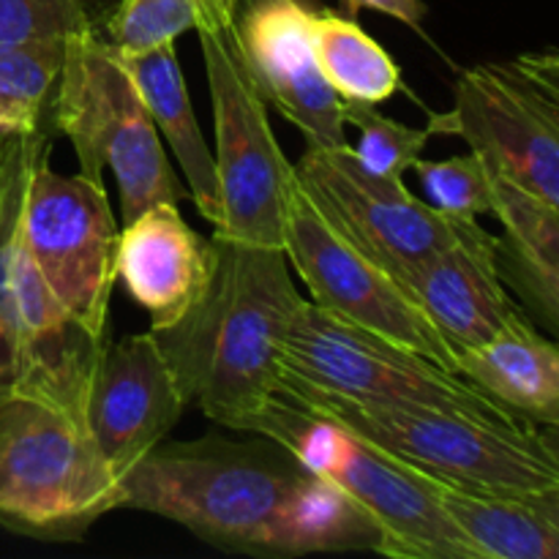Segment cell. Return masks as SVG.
Returning <instances> with one entry per match:
<instances>
[{
  "mask_svg": "<svg viewBox=\"0 0 559 559\" xmlns=\"http://www.w3.org/2000/svg\"><path fill=\"white\" fill-rule=\"evenodd\" d=\"M431 134L462 136L491 173L559 205V55L524 52L462 71Z\"/></svg>",
  "mask_w": 559,
  "mask_h": 559,
  "instance_id": "obj_9",
  "label": "cell"
},
{
  "mask_svg": "<svg viewBox=\"0 0 559 559\" xmlns=\"http://www.w3.org/2000/svg\"><path fill=\"white\" fill-rule=\"evenodd\" d=\"M284 254L309 289L311 304L453 371L451 347L409 300L402 284L344 243L300 189H295L289 202Z\"/></svg>",
  "mask_w": 559,
  "mask_h": 559,
  "instance_id": "obj_13",
  "label": "cell"
},
{
  "mask_svg": "<svg viewBox=\"0 0 559 559\" xmlns=\"http://www.w3.org/2000/svg\"><path fill=\"white\" fill-rule=\"evenodd\" d=\"M76 0H0V49L87 31Z\"/></svg>",
  "mask_w": 559,
  "mask_h": 559,
  "instance_id": "obj_27",
  "label": "cell"
},
{
  "mask_svg": "<svg viewBox=\"0 0 559 559\" xmlns=\"http://www.w3.org/2000/svg\"><path fill=\"white\" fill-rule=\"evenodd\" d=\"M309 473L342 489L382 533L380 555L478 559L437 500L435 480L342 426L276 396L251 426Z\"/></svg>",
  "mask_w": 559,
  "mask_h": 559,
  "instance_id": "obj_4",
  "label": "cell"
},
{
  "mask_svg": "<svg viewBox=\"0 0 559 559\" xmlns=\"http://www.w3.org/2000/svg\"><path fill=\"white\" fill-rule=\"evenodd\" d=\"M276 396L342 426L442 484L502 495L559 491L557 448L533 426H508L424 404H353L289 380H278Z\"/></svg>",
  "mask_w": 559,
  "mask_h": 559,
  "instance_id": "obj_3",
  "label": "cell"
},
{
  "mask_svg": "<svg viewBox=\"0 0 559 559\" xmlns=\"http://www.w3.org/2000/svg\"><path fill=\"white\" fill-rule=\"evenodd\" d=\"M112 55L120 69L134 82L158 134L173 147L175 158L189 180V197L194 200L200 216L216 227L222 218L216 158L197 123L189 87H186L183 71H180L178 55H175V44H158V47L147 49L112 47Z\"/></svg>",
  "mask_w": 559,
  "mask_h": 559,
  "instance_id": "obj_20",
  "label": "cell"
},
{
  "mask_svg": "<svg viewBox=\"0 0 559 559\" xmlns=\"http://www.w3.org/2000/svg\"><path fill=\"white\" fill-rule=\"evenodd\" d=\"M453 371L530 424L559 426V349L519 314L495 336L453 353Z\"/></svg>",
  "mask_w": 559,
  "mask_h": 559,
  "instance_id": "obj_18",
  "label": "cell"
},
{
  "mask_svg": "<svg viewBox=\"0 0 559 559\" xmlns=\"http://www.w3.org/2000/svg\"><path fill=\"white\" fill-rule=\"evenodd\" d=\"M309 5L300 0H235L243 63L265 104L314 147H349L342 102L317 69Z\"/></svg>",
  "mask_w": 559,
  "mask_h": 559,
  "instance_id": "obj_15",
  "label": "cell"
},
{
  "mask_svg": "<svg viewBox=\"0 0 559 559\" xmlns=\"http://www.w3.org/2000/svg\"><path fill=\"white\" fill-rule=\"evenodd\" d=\"M52 136H38L20 205V238L55 298L93 336H107L118 222L107 189L49 167Z\"/></svg>",
  "mask_w": 559,
  "mask_h": 559,
  "instance_id": "obj_11",
  "label": "cell"
},
{
  "mask_svg": "<svg viewBox=\"0 0 559 559\" xmlns=\"http://www.w3.org/2000/svg\"><path fill=\"white\" fill-rule=\"evenodd\" d=\"M293 169L322 222L399 284L440 254L464 222L418 200L404 180L366 173L349 147L309 145Z\"/></svg>",
  "mask_w": 559,
  "mask_h": 559,
  "instance_id": "obj_12",
  "label": "cell"
},
{
  "mask_svg": "<svg viewBox=\"0 0 559 559\" xmlns=\"http://www.w3.org/2000/svg\"><path fill=\"white\" fill-rule=\"evenodd\" d=\"M69 36L33 38L0 49V112L16 134L52 136V107Z\"/></svg>",
  "mask_w": 559,
  "mask_h": 559,
  "instance_id": "obj_23",
  "label": "cell"
},
{
  "mask_svg": "<svg viewBox=\"0 0 559 559\" xmlns=\"http://www.w3.org/2000/svg\"><path fill=\"white\" fill-rule=\"evenodd\" d=\"M120 508V478L85 426L33 399L0 404V524L41 540H82Z\"/></svg>",
  "mask_w": 559,
  "mask_h": 559,
  "instance_id": "obj_6",
  "label": "cell"
},
{
  "mask_svg": "<svg viewBox=\"0 0 559 559\" xmlns=\"http://www.w3.org/2000/svg\"><path fill=\"white\" fill-rule=\"evenodd\" d=\"M11 134H0V211H3V194H5V178H9V158H11Z\"/></svg>",
  "mask_w": 559,
  "mask_h": 559,
  "instance_id": "obj_31",
  "label": "cell"
},
{
  "mask_svg": "<svg viewBox=\"0 0 559 559\" xmlns=\"http://www.w3.org/2000/svg\"><path fill=\"white\" fill-rule=\"evenodd\" d=\"M284 456L218 437L158 442L120 478V508L257 557L377 551L382 533L342 489Z\"/></svg>",
  "mask_w": 559,
  "mask_h": 559,
  "instance_id": "obj_1",
  "label": "cell"
},
{
  "mask_svg": "<svg viewBox=\"0 0 559 559\" xmlns=\"http://www.w3.org/2000/svg\"><path fill=\"white\" fill-rule=\"evenodd\" d=\"M309 36L317 69L342 104L380 107L402 87L399 66L353 16L311 9Z\"/></svg>",
  "mask_w": 559,
  "mask_h": 559,
  "instance_id": "obj_22",
  "label": "cell"
},
{
  "mask_svg": "<svg viewBox=\"0 0 559 559\" xmlns=\"http://www.w3.org/2000/svg\"><path fill=\"white\" fill-rule=\"evenodd\" d=\"M186 409L178 380L151 331L104 342L82 420L118 478L167 440Z\"/></svg>",
  "mask_w": 559,
  "mask_h": 559,
  "instance_id": "obj_14",
  "label": "cell"
},
{
  "mask_svg": "<svg viewBox=\"0 0 559 559\" xmlns=\"http://www.w3.org/2000/svg\"><path fill=\"white\" fill-rule=\"evenodd\" d=\"M342 115L344 123L360 131L358 145H349V153L366 173L382 180H404V173L413 169L435 136L429 126H402L382 115L374 104H342Z\"/></svg>",
  "mask_w": 559,
  "mask_h": 559,
  "instance_id": "obj_25",
  "label": "cell"
},
{
  "mask_svg": "<svg viewBox=\"0 0 559 559\" xmlns=\"http://www.w3.org/2000/svg\"><path fill=\"white\" fill-rule=\"evenodd\" d=\"M233 22L235 0H120L98 31L118 49H147Z\"/></svg>",
  "mask_w": 559,
  "mask_h": 559,
  "instance_id": "obj_24",
  "label": "cell"
},
{
  "mask_svg": "<svg viewBox=\"0 0 559 559\" xmlns=\"http://www.w3.org/2000/svg\"><path fill=\"white\" fill-rule=\"evenodd\" d=\"M216 120L222 218L213 235L284 251V224L298 180L271 129L265 98L243 63L233 25L197 31Z\"/></svg>",
  "mask_w": 559,
  "mask_h": 559,
  "instance_id": "obj_8",
  "label": "cell"
},
{
  "mask_svg": "<svg viewBox=\"0 0 559 559\" xmlns=\"http://www.w3.org/2000/svg\"><path fill=\"white\" fill-rule=\"evenodd\" d=\"M451 353L480 344L522 314L495 262V235L464 218L456 238L402 284Z\"/></svg>",
  "mask_w": 559,
  "mask_h": 559,
  "instance_id": "obj_16",
  "label": "cell"
},
{
  "mask_svg": "<svg viewBox=\"0 0 559 559\" xmlns=\"http://www.w3.org/2000/svg\"><path fill=\"white\" fill-rule=\"evenodd\" d=\"M495 207L506 235L495 238V262L522 311L557 333L559 320V205L491 173Z\"/></svg>",
  "mask_w": 559,
  "mask_h": 559,
  "instance_id": "obj_19",
  "label": "cell"
},
{
  "mask_svg": "<svg viewBox=\"0 0 559 559\" xmlns=\"http://www.w3.org/2000/svg\"><path fill=\"white\" fill-rule=\"evenodd\" d=\"M349 11H358V9H374L380 14L393 16V20L404 22L409 25L413 31L420 33L424 27V20L429 16V9H426L424 0H347Z\"/></svg>",
  "mask_w": 559,
  "mask_h": 559,
  "instance_id": "obj_29",
  "label": "cell"
},
{
  "mask_svg": "<svg viewBox=\"0 0 559 559\" xmlns=\"http://www.w3.org/2000/svg\"><path fill=\"white\" fill-rule=\"evenodd\" d=\"M16 377H20V355H16V336L0 309V404L16 396Z\"/></svg>",
  "mask_w": 559,
  "mask_h": 559,
  "instance_id": "obj_28",
  "label": "cell"
},
{
  "mask_svg": "<svg viewBox=\"0 0 559 559\" xmlns=\"http://www.w3.org/2000/svg\"><path fill=\"white\" fill-rule=\"evenodd\" d=\"M420 186H424L429 205L453 218H480L489 216L495 207V191H491V169L486 167L478 153L442 158V162H418L413 164Z\"/></svg>",
  "mask_w": 559,
  "mask_h": 559,
  "instance_id": "obj_26",
  "label": "cell"
},
{
  "mask_svg": "<svg viewBox=\"0 0 559 559\" xmlns=\"http://www.w3.org/2000/svg\"><path fill=\"white\" fill-rule=\"evenodd\" d=\"M41 134H11L0 211V309L16 336V396L33 399L85 426V399L107 336H93L55 298L20 238V205L33 147Z\"/></svg>",
  "mask_w": 559,
  "mask_h": 559,
  "instance_id": "obj_10",
  "label": "cell"
},
{
  "mask_svg": "<svg viewBox=\"0 0 559 559\" xmlns=\"http://www.w3.org/2000/svg\"><path fill=\"white\" fill-rule=\"evenodd\" d=\"M52 131L71 142L82 178L104 186V169H112L123 224L162 202L189 200L134 82L96 27L66 41Z\"/></svg>",
  "mask_w": 559,
  "mask_h": 559,
  "instance_id": "obj_5",
  "label": "cell"
},
{
  "mask_svg": "<svg viewBox=\"0 0 559 559\" xmlns=\"http://www.w3.org/2000/svg\"><path fill=\"white\" fill-rule=\"evenodd\" d=\"M76 3H80V9H82V14H85V20H87V25L91 27H102V22L107 20L109 14H112L115 11V5L120 3V0H76Z\"/></svg>",
  "mask_w": 559,
  "mask_h": 559,
  "instance_id": "obj_30",
  "label": "cell"
},
{
  "mask_svg": "<svg viewBox=\"0 0 559 559\" xmlns=\"http://www.w3.org/2000/svg\"><path fill=\"white\" fill-rule=\"evenodd\" d=\"M431 480L442 511L478 559H557L559 491L502 495Z\"/></svg>",
  "mask_w": 559,
  "mask_h": 559,
  "instance_id": "obj_21",
  "label": "cell"
},
{
  "mask_svg": "<svg viewBox=\"0 0 559 559\" xmlns=\"http://www.w3.org/2000/svg\"><path fill=\"white\" fill-rule=\"evenodd\" d=\"M216 246L205 293L175 325L151 331L186 407L224 429L251 431L282 377V344L304 295L282 249L211 235Z\"/></svg>",
  "mask_w": 559,
  "mask_h": 559,
  "instance_id": "obj_2",
  "label": "cell"
},
{
  "mask_svg": "<svg viewBox=\"0 0 559 559\" xmlns=\"http://www.w3.org/2000/svg\"><path fill=\"white\" fill-rule=\"evenodd\" d=\"M353 404H424L508 426H533L426 355L353 325L304 298L282 344V377Z\"/></svg>",
  "mask_w": 559,
  "mask_h": 559,
  "instance_id": "obj_7",
  "label": "cell"
},
{
  "mask_svg": "<svg viewBox=\"0 0 559 559\" xmlns=\"http://www.w3.org/2000/svg\"><path fill=\"white\" fill-rule=\"evenodd\" d=\"M9 131H14V129H11L9 118H5V115L0 112V134H9Z\"/></svg>",
  "mask_w": 559,
  "mask_h": 559,
  "instance_id": "obj_32",
  "label": "cell"
},
{
  "mask_svg": "<svg viewBox=\"0 0 559 559\" xmlns=\"http://www.w3.org/2000/svg\"><path fill=\"white\" fill-rule=\"evenodd\" d=\"M216 246L180 216L178 205H153L118 233L115 276L151 317V331L175 325L205 293Z\"/></svg>",
  "mask_w": 559,
  "mask_h": 559,
  "instance_id": "obj_17",
  "label": "cell"
}]
</instances>
